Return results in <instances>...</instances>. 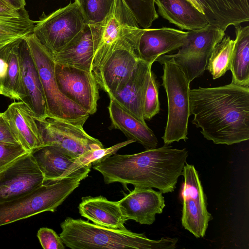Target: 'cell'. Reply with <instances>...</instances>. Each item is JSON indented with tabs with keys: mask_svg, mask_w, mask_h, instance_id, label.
Returning a JSON list of instances; mask_svg holds the SVG:
<instances>
[{
	"mask_svg": "<svg viewBox=\"0 0 249 249\" xmlns=\"http://www.w3.org/2000/svg\"><path fill=\"white\" fill-rule=\"evenodd\" d=\"M192 121L208 140L228 145L249 139V87L232 83L190 89Z\"/></svg>",
	"mask_w": 249,
	"mask_h": 249,
	"instance_id": "obj_1",
	"label": "cell"
},
{
	"mask_svg": "<svg viewBox=\"0 0 249 249\" xmlns=\"http://www.w3.org/2000/svg\"><path fill=\"white\" fill-rule=\"evenodd\" d=\"M188 152L164 144L131 155L114 154L92 165L106 184L155 188L162 194L172 192L182 175Z\"/></svg>",
	"mask_w": 249,
	"mask_h": 249,
	"instance_id": "obj_2",
	"label": "cell"
},
{
	"mask_svg": "<svg viewBox=\"0 0 249 249\" xmlns=\"http://www.w3.org/2000/svg\"><path fill=\"white\" fill-rule=\"evenodd\" d=\"M60 227V237L72 249H174L178 241L170 237L151 240L127 229H110L71 217L66 218Z\"/></svg>",
	"mask_w": 249,
	"mask_h": 249,
	"instance_id": "obj_3",
	"label": "cell"
},
{
	"mask_svg": "<svg viewBox=\"0 0 249 249\" xmlns=\"http://www.w3.org/2000/svg\"><path fill=\"white\" fill-rule=\"evenodd\" d=\"M77 179L45 181L33 191L0 203V226L47 211L53 212L80 184Z\"/></svg>",
	"mask_w": 249,
	"mask_h": 249,
	"instance_id": "obj_4",
	"label": "cell"
},
{
	"mask_svg": "<svg viewBox=\"0 0 249 249\" xmlns=\"http://www.w3.org/2000/svg\"><path fill=\"white\" fill-rule=\"evenodd\" d=\"M163 65L161 76L168 103V116L162 139L164 144L188 139L190 110V82L173 59L164 55L157 60Z\"/></svg>",
	"mask_w": 249,
	"mask_h": 249,
	"instance_id": "obj_5",
	"label": "cell"
},
{
	"mask_svg": "<svg viewBox=\"0 0 249 249\" xmlns=\"http://www.w3.org/2000/svg\"><path fill=\"white\" fill-rule=\"evenodd\" d=\"M36 67L42 86L48 117L84 124L89 114L63 95L55 76V61L53 55L31 33L24 37Z\"/></svg>",
	"mask_w": 249,
	"mask_h": 249,
	"instance_id": "obj_6",
	"label": "cell"
},
{
	"mask_svg": "<svg viewBox=\"0 0 249 249\" xmlns=\"http://www.w3.org/2000/svg\"><path fill=\"white\" fill-rule=\"evenodd\" d=\"M144 29L127 28L113 44L100 68L93 74L98 86L107 93L116 91L128 80L140 59L138 54L140 38Z\"/></svg>",
	"mask_w": 249,
	"mask_h": 249,
	"instance_id": "obj_7",
	"label": "cell"
},
{
	"mask_svg": "<svg viewBox=\"0 0 249 249\" xmlns=\"http://www.w3.org/2000/svg\"><path fill=\"white\" fill-rule=\"evenodd\" d=\"M35 23L32 33L52 55L61 51L85 24L75 1L42 16Z\"/></svg>",
	"mask_w": 249,
	"mask_h": 249,
	"instance_id": "obj_8",
	"label": "cell"
},
{
	"mask_svg": "<svg viewBox=\"0 0 249 249\" xmlns=\"http://www.w3.org/2000/svg\"><path fill=\"white\" fill-rule=\"evenodd\" d=\"M187 32L186 40L177 53L163 55L172 58L191 83L203 74L213 49L225 36V31L209 24Z\"/></svg>",
	"mask_w": 249,
	"mask_h": 249,
	"instance_id": "obj_9",
	"label": "cell"
},
{
	"mask_svg": "<svg viewBox=\"0 0 249 249\" xmlns=\"http://www.w3.org/2000/svg\"><path fill=\"white\" fill-rule=\"evenodd\" d=\"M35 119L44 145L54 146L73 158L104 147L99 140L84 130L83 124L51 117Z\"/></svg>",
	"mask_w": 249,
	"mask_h": 249,
	"instance_id": "obj_10",
	"label": "cell"
},
{
	"mask_svg": "<svg viewBox=\"0 0 249 249\" xmlns=\"http://www.w3.org/2000/svg\"><path fill=\"white\" fill-rule=\"evenodd\" d=\"M182 175L184 181L181 192L182 225L196 238H203L209 222L213 219L207 210V197L197 171L193 165L186 163Z\"/></svg>",
	"mask_w": 249,
	"mask_h": 249,
	"instance_id": "obj_11",
	"label": "cell"
},
{
	"mask_svg": "<svg viewBox=\"0 0 249 249\" xmlns=\"http://www.w3.org/2000/svg\"><path fill=\"white\" fill-rule=\"evenodd\" d=\"M55 76L61 93L89 115L97 111L99 86L91 72L55 62Z\"/></svg>",
	"mask_w": 249,
	"mask_h": 249,
	"instance_id": "obj_12",
	"label": "cell"
},
{
	"mask_svg": "<svg viewBox=\"0 0 249 249\" xmlns=\"http://www.w3.org/2000/svg\"><path fill=\"white\" fill-rule=\"evenodd\" d=\"M44 182L42 172L28 152L0 171V203L29 193Z\"/></svg>",
	"mask_w": 249,
	"mask_h": 249,
	"instance_id": "obj_13",
	"label": "cell"
},
{
	"mask_svg": "<svg viewBox=\"0 0 249 249\" xmlns=\"http://www.w3.org/2000/svg\"><path fill=\"white\" fill-rule=\"evenodd\" d=\"M94 25L99 42L92 61L91 71L93 74L103 63L115 42L123 32L130 27H140L123 0H115L106 18Z\"/></svg>",
	"mask_w": 249,
	"mask_h": 249,
	"instance_id": "obj_14",
	"label": "cell"
},
{
	"mask_svg": "<svg viewBox=\"0 0 249 249\" xmlns=\"http://www.w3.org/2000/svg\"><path fill=\"white\" fill-rule=\"evenodd\" d=\"M21 68V101L24 102L36 119L48 117V111L42 86L28 45L21 38L18 46Z\"/></svg>",
	"mask_w": 249,
	"mask_h": 249,
	"instance_id": "obj_15",
	"label": "cell"
},
{
	"mask_svg": "<svg viewBox=\"0 0 249 249\" xmlns=\"http://www.w3.org/2000/svg\"><path fill=\"white\" fill-rule=\"evenodd\" d=\"M118 202L127 220L146 225L153 224L156 215L161 213L165 206L162 193L148 187H135Z\"/></svg>",
	"mask_w": 249,
	"mask_h": 249,
	"instance_id": "obj_16",
	"label": "cell"
},
{
	"mask_svg": "<svg viewBox=\"0 0 249 249\" xmlns=\"http://www.w3.org/2000/svg\"><path fill=\"white\" fill-rule=\"evenodd\" d=\"M152 64L140 59L126 82L116 91L108 94L144 124H146L143 117V101Z\"/></svg>",
	"mask_w": 249,
	"mask_h": 249,
	"instance_id": "obj_17",
	"label": "cell"
},
{
	"mask_svg": "<svg viewBox=\"0 0 249 249\" xmlns=\"http://www.w3.org/2000/svg\"><path fill=\"white\" fill-rule=\"evenodd\" d=\"M203 13L209 24L225 31L249 20L248 0H187Z\"/></svg>",
	"mask_w": 249,
	"mask_h": 249,
	"instance_id": "obj_18",
	"label": "cell"
},
{
	"mask_svg": "<svg viewBox=\"0 0 249 249\" xmlns=\"http://www.w3.org/2000/svg\"><path fill=\"white\" fill-rule=\"evenodd\" d=\"M188 32L170 27L144 29L138 46L140 59L153 63L160 56L178 49L185 43Z\"/></svg>",
	"mask_w": 249,
	"mask_h": 249,
	"instance_id": "obj_19",
	"label": "cell"
},
{
	"mask_svg": "<svg viewBox=\"0 0 249 249\" xmlns=\"http://www.w3.org/2000/svg\"><path fill=\"white\" fill-rule=\"evenodd\" d=\"M98 42L99 36L95 25L85 24L71 41L52 55L56 63L91 72L92 59Z\"/></svg>",
	"mask_w": 249,
	"mask_h": 249,
	"instance_id": "obj_20",
	"label": "cell"
},
{
	"mask_svg": "<svg viewBox=\"0 0 249 249\" xmlns=\"http://www.w3.org/2000/svg\"><path fill=\"white\" fill-rule=\"evenodd\" d=\"M3 113L19 144L27 151L44 145L35 117L24 102L12 103Z\"/></svg>",
	"mask_w": 249,
	"mask_h": 249,
	"instance_id": "obj_21",
	"label": "cell"
},
{
	"mask_svg": "<svg viewBox=\"0 0 249 249\" xmlns=\"http://www.w3.org/2000/svg\"><path fill=\"white\" fill-rule=\"evenodd\" d=\"M81 215L93 224L113 229L125 230L127 219L122 213L118 201L108 200L100 196L82 198L78 206Z\"/></svg>",
	"mask_w": 249,
	"mask_h": 249,
	"instance_id": "obj_22",
	"label": "cell"
},
{
	"mask_svg": "<svg viewBox=\"0 0 249 249\" xmlns=\"http://www.w3.org/2000/svg\"><path fill=\"white\" fill-rule=\"evenodd\" d=\"M109 98L108 110L111 128L121 130L128 139L139 142L145 149L157 148L158 139L147 124L142 123L112 98Z\"/></svg>",
	"mask_w": 249,
	"mask_h": 249,
	"instance_id": "obj_23",
	"label": "cell"
},
{
	"mask_svg": "<svg viewBox=\"0 0 249 249\" xmlns=\"http://www.w3.org/2000/svg\"><path fill=\"white\" fill-rule=\"evenodd\" d=\"M160 16L181 30H197L209 22L204 15L187 0H154Z\"/></svg>",
	"mask_w": 249,
	"mask_h": 249,
	"instance_id": "obj_24",
	"label": "cell"
},
{
	"mask_svg": "<svg viewBox=\"0 0 249 249\" xmlns=\"http://www.w3.org/2000/svg\"><path fill=\"white\" fill-rule=\"evenodd\" d=\"M42 172L45 181H54L63 176L75 158L67 155L56 147L45 145L30 152Z\"/></svg>",
	"mask_w": 249,
	"mask_h": 249,
	"instance_id": "obj_25",
	"label": "cell"
},
{
	"mask_svg": "<svg viewBox=\"0 0 249 249\" xmlns=\"http://www.w3.org/2000/svg\"><path fill=\"white\" fill-rule=\"evenodd\" d=\"M235 39L230 70L231 83L249 87V26H234Z\"/></svg>",
	"mask_w": 249,
	"mask_h": 249,
	"instance_id": "obj_26",
	"label": "cell"
},
{
	"mask_svg": "<svg viewBox=\"0 0 249 249\" xmlns=\"http://www.w3.org/2000/svg\"><path fill=\"white\" fill-rule=\"evenodd\" d=\"M21 39L8 44L5 47L4 54L8 69L1 85V95L16 100H20L21 96V68L18 54V46Z\"/></svg>",
	"mask_w": 249,
	"mask_h": 249,
	"instance_id": "obj_27",
	"label": "cell"
},
{
	"mask_svg": "<svg viewBox=\"0 0 249 249\" xmlns=\"http://www.w3.org/2000/svg\"><path fill=\"white\" fill-rule=\"evenodd\" d=\"M235 39L225 36L213 49L209 59L206 69L216 79L223 76L230 70Z\"/></svg>",
	"mask_w": 249,
	"mask_h": 249,
	"instance_id": "obj_28",
	"label": "cell"
},
{
	"mask_svg": "<svg viewBox=\"0 0 249 249\" xmlns=\"http://www.w3.org/2000/svg\"><path fill=\"white\" fill-rule=\"evenodd\" d=\"M115 0H76L85 24L102 22L109 13Z\"/></svg>",
	"mask_w": 249,
	"mask_h": 249,
	"instance_id": "obj_29",
	"label": "cell"
},
{
	"mask_svg": "<svg viewBox=\"0 0 249 249\" xmlns=\"http://www.w3.org/2000/svg\"><path fill=\"white\" fill-rule=\"evenodd\" d=\"M142 29L150 27L159 18L154 0H123Z\"/></svg>",
	"mask_w": 249,
	"mask_h": 249,
	"instance_id": "obj_30",
	"label": "cell"
},
{
	"mask_svg": "<svg viewBox=\"0 0 249 249\" xmlns=\"http://www.w3.org/2000/svg\"><path fill=\"white\" fill-rule=\"evenodd\" d=\"M160 110L158 88L154 74L151 71L143 101V117L144 120H150L159 113Z\"/></svg>",
	"mask_w": 249,
	"mask_h": 249,
	"instance_id": "obj_31",
	"label": "cell"
},
{
	"mask_svg": "<svg viewBox=\"0 0 249 249\" xmlns=\"http://www.w3.org/2000/svg\"><path fill=\"white\" fill-rule=\"evenodd\" d=\"M28 152L20 144L0 142V171Z\"/></svg>",
	"mask_w": 249,
	"mask_h": 249,
	"instance_id": "obj_32",
	"label": "cell"
},
{
	"mask_svg": "<svg viewBox=\"0 0 249 249\" xmlns=\"http://www.w3.org/2000/svg\"><path fill=\"white\" fill-rule=\"evenodd\" d=\"M37 236L44 249H64L65 247L61 237L53 230L41 228L37 231Z\"/></svg>",
	"mask_w": 249,
	"mask_h": 249,
	"instance_id": "obj_33",
	"label": "cell"
},
{
	"mask_svg": "<svg viewBox=\"0 0 249 249\" xmlns=\"http://www.w3.org/2000/svg\"><path fill=\"white\" fill-rule=\"evenodd\" d=\"M0 142L20 144L3 112H0Z\"/></svg>",
	"mask_w": 249,
	"mask_h": 249,
	"instance_id": "obj_34",
	"label": "cell"
},
{
	"mask_svg": "<svg viewBox=\"0 0 249 249\" xmlns=\"http://www.w3.org/2000/svg\"><path fill=\"white\" fill-rule=\"evenodd\" d=\"M25 8L16 9L11 7H0V17H18L25 13Z\"/></svg>",
	"mask_w": 249,
	"mask_h": 249,
	"instance_id": "obj_35",
	"label": "cell"
},
{
	"mask_svg": "<svg viewBox=\"0 0 249 249\" xmlns=\"http://www.w3.org/2000/svg\"><path fill=\"white\" fill-rule=\"evenodd\" d=\"M6 45L0 50V87L4 79L7 71L8 64L6 61L5 54L4 49Z\"/></svg>",
	"mask_w": 249,
	"mask_h": 249,
	"instance_id": "obj_36",
	"label": "cell"
},
{
	"mask_svg": "<svg viewBox=\"0 0 249 249\" xmlns=\"http://www.w3.org/2000/svg\"><path fill=\"white\" fill-rule=\"evenodd\" d=\"M11 7L20 9L25 7V0H4Z\"/></svg>",
	"mask_w": 249,
	"mask_h": 249,
	"instance_id": "obj_37",
	"label": "cell"
},
{
	"mask_svg": "<svg viewBox=\"0 0 249 249\" xmlns=\"http://www.w3.org/2000/svg\"><path fill=\"white\" fill-rule=\"evenodd\" d=\"M0 7H11L4 0H0Z\"/></svg>",
	"mask_w": 249,
	"mask_h": 249,
	"instance_id": "obj_38",
	"label": "cell"
},
{
	"mask_svg": "<svg viewBox=\"0 0 249 249\" xmlns=\"http://www.w3.org/2000/svg\"><path fill=\"white\" fill-rule=\"evenodd\" d=\"M0 94H1V89H0Z\"/></svg>",
	"mask_w": 249,
	"mask_h": 249,
	"instance_id": "obj_39",
	"label": "cell"
},
{
	"mask_svg": "<svg viewBox=\"0 0 249 249\" xmlns=\"http://www.w3.org/2000/svg\"><path fill=\"white\" fill-rule=\"evenodd\" d=\"M76 0H74V1H75Z\"/></svg>",
	"mask_w": 249,
	"mask_h": 249,
	"instance_id": "obj_40",
	"label": "cell"
},
{
	"mask_svg": "<svg viewBox=\"0 0 249 249\" xmlns=\"http://www.w3.org/2000/svg\"><path fill=\"white\" fill-rule=\"evenodd\" d=\"M0 89H1L0 87Z\"/></svg>",
	"mask_w": 249,
	"mask_h": 249,
	"instance_id": "obj_41",
	"label": "cell"
}]
</instances>
